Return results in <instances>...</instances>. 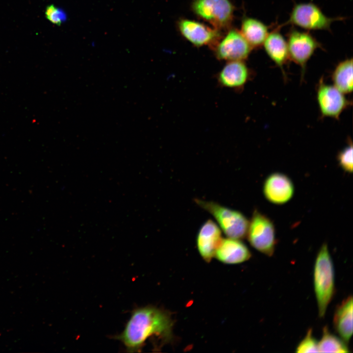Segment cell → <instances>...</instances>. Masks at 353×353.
<instances>
[{
  "instance_id": "8",
  "label": "cell",
  "mask_w": 353,
  "mask_h": 353,
  "mask_svg": "<svg viewBox=\"0 0 353 353\" xmlns=\"http://www.w3.org/2000/svg\"><path fill=\"white\" fill-rule=\"evenodd\" d=\"M212 48L217 59L227 62L244 61L252 49L240 31L235 28L230 29Z\"/></svg>"
},
{
  "instance_id": "16",
  "label": "cell",
  "mask_w": 353,
  "mask_h": 353,
  "mask_svg": "<svg viewBox=\"0 0 353 353\" xmlns=\"http://www.w3.org/2000/svg\"><path fill=\"white\" fill-rule=\"evenodd\" d=\"M336 332L348 343L353 334V297L349 296L337 307L333 320Z\"/></svg>"
},
{
  "instance_id": "5",
  "label": "cell",
  "mask_w": 353,
  "mask_h": 353,
  "mask_svg": "<svg viewBox=\"0 0 353 353\" xmlns=\"http://www.w3.org/2000/svg\"><path fill=\"white\" fill-rule=\"evenodd\" d=\"M193 12L219 30L227 29L233 18L234 7L230 0H194Z\"/></svg>"
},
{
  "instance_id": "17",
  "label": "cell",
  "mask_w": 353,
  "mask_h": 353,
  "mask_svg": "<svg viewBox=\"0 0 353 353\" xmlns=\"http://www.w3.org/2000/svg\"><path fill=\"white\" fill-rule=\"evenodd\" d=\"M240 31L252 48L262 46L269 33L266 25L252 17L243 19Z\"/></svg>"
},
{
  "instance_id": "1",
  "label": "cell",
  "mask_w": 353,
  "mask_h": 353,
  "mask_svg": "<svg viewBox=\"0 0 353 353\" xmlns=\"http://www.w3.org/2000/svg\"><path fill=\"white\" fill-rule=\"evenodd\" d=\"M173 323L169 315L153 306L134 309L122 332L116 338L127 352H138L150 338L157 336L169 340L172 337Z\"/></svg>"
},
{
  "instance_id": "13",
  "label": "cell",
  "mask_w": 353,
  "mask_h": 353,
  "mask_svg": "<svg viewBox=\"0 0 353 353\" xmlns=\"http://www.w3.org/2000/svg\"><path fill=\"white\" fill-rule=\"evenodd\" d=\"M250 71L244 61H228L217 75V80L222 86L239 89L250 77Z\"/></svg>"
},
{
  "instance_id": "12",
  "label": "cell",
  "mask_w": 353,
  "mask_h": 353,
  "mask_svg": "<svg viewBox=\"0 0 353 353\" xmlns=\"http://www.w3.org/2000/svg\"><path fill=\"white\" fill-rule=\"evenodd\" d=\"M221 230L212 220H208L201 227L197 236L198 251L207 262L215 256L216 251L222 240Z\"/></svg>"
},
{
  "instance_id": "7",
  "label": "cell",
  "mask_w": 353,
  "mask_h": 353,
  "mask_svg": "<svg viewBox=\"0 0 353 353\" xmlns=\"http://www.w3.org/2000/svg\"><path fill=\"white\" fill-rule=\"evenodd\" d=\"M286 41L289 58L301 67L302 78L308 60L321 45L309 32L296 29L290 30Z\"/></svg>"
},
{
  "instance_id": "18",
  "label": "cell",
  "mask_w": 353,
  "mask_h": 353,
  "mask_svg": "<svg viewBox=\"0 0 353 353\" xmlns=\"http://www.w3.org/2000/svg\"><path fill=\"white\" fill-rule=\"evenodd\" d=\"M333 85L344 94L353 91V59L348 58L339 62L332 74Z\"/></svg>"
},
{
  "instance_id": "15",
  "label": "cell",
  "mask_w": 353,
  "mask_h": 353,
  "mask_svg": "<svg viewBox=\"0 0 353 353\" xmlns=\"http://www.w3.org/2000/svg\"><path fill=\"white\" fill-rule=\"evenodd\" d=\"M263 45L267 54L280 68L283 76L286 77L283 67L289 59L286 40L276 29L269 33Z\"/></svg>"
},
{
  "instance_id": "6",
  "label": "cell",
  "mask_w": 353,
  "mask_h": 353,
  "mask_svg": "<svg viewBox=\"0 0 353 353\" xmlns=\"http://www.w3.org/2000/svg\"><path fill=\"white\" fill-rule=\"evenodd\" d=\"M342 18H329L325 15L316 4L298 3L290 13L289 22L306 30H330L332 23Z\"/></svg>"
},
{
  "instance_id": "2",
  "label": "cell",
  "mask_w": 353,
  "mask_h": 353,
  "mask_svg": "<svg viewBox=\"0 0 353 353\" xmlns=\"http://www.w3.org/2000/svg\"><path fill=\"white\" fill-rule=\"evenodd\" d=\"M313 282L318 314L320 317L323 318L325 315L335 291L334 266L326 243L323 244L316 257Z\"/></svg>"
},
{
  "instance_id": "20",
  "label": "cell",
  "mask_w": 353,
  "mask_h": 353,
  "mask_svg": "<svg viewBox=\"0 0 353 353\" xmlns=\"http://www.w3.org/2000/svg\"><path fill=\"white\" fill-rule=\"evenodd\" d=\"M299 353H319L318 341L313 336L312 330H308L304 338L300 342L296 349Z\"/></svg>"
},
{
  "instance_id": "4",
  "label": "cell",
  "mask_w": 353,
  "mask_h": 353,
  "mask_svg": "<svg viewBox=\"0 0 353 353\" xmlns=\"http://www.w3.org/2000/svg\"><path fill=\"white\" fill-rule=\"evenodd\" d=\"M246 236L257 251L269 256L273 255L277 244L274 225L267 216L256 209L249 222Z\"/></svg>"
},
{
  "instance_id": "3",
  "label": "cell",
  "mask_w": 353,
  "mask_h": 353,
  "mask_svg": "<svg viewBox=\"0 0 353 353\" xmlns=\"http://www.w3.org/2000/svg\"><path fill=\"white\" fill-rule=\"evenodd\" d=\"M195 202L212 215L227 236L239 240L246 236L249 221L241 212L214 202L198 199Z\"/></svg>"
},
{
  "instance_id": "21",
  "label": "cell",
  "mask_w": 353,
  "mask_h": 353,
  "mask_svg": "<svg viewBox=\"0 0 353 353\" xmlns=\"http://www.w3.org/2000/svg\"><path fill=\"white\" fill-rule=\"evenodd\" d=\"M337 160L344 171L353 172V144L351 142L339 152Z\"/></svg>"
},
{
  "instance_id": "11",
  "label": "cell",
  "mask_w": 353,
  "mask_h": 353,
  "mask_svg": "<svg viewBox=\"0 0 353 353\" xmlns=\"http://www.w3.org/2000/svg\"><path fill=\"white\" fill-rule=\"evenodd\" d=\"M263 194L270 202L282 204L291 200L294 193V186L291 179L285 174L275 173L265 179Z\"/></svg>"
},
{
  "instance_id": "14",
  "label": "cell",
  "mask_w": 353,
  "mask_h": 353,
  "mask_svg": "<svg viewBox=\"0 0 353 353\" xmlns=\"http://www.w3.org/2000/svg\"><path fill=\"white\" fill-rule=\"evenodd\" d=\"M251 256L250 250L240 240L229 237L222 239L215 254L219 261L229 264L244 262Z\"/></svg>"
},
{
  "instance_id": "22",
  "label": "cell",
  "mask_w": 353,
  "mask_h": 353,
  "mask_svg": "<svg viewBox=\"0 0 353 353\" xmlns=\"http://www.w3.org/2000/svg\"><path fill=\"white\" fill-rule=\"evenodd\" d=\"M45 14L49 21L57 25H61L67 19L66 13L61 9L53 5H50L47 7Z\"/></svg>"
},
{
  "instance_id": "19",
  "label": "cell",
  "mask_w": 353,
  "mask_h": 353,
  "mask_svg": "<svg viewBox=\"0 0 353 353\" xmlns=\"http://www.w3.org/2000/svg\"><path fill=\"white\" fill-rule=\"evenodd\" d=\"M341 338L338 337L325 326L323 330L321 340L318 342L319 353H349V348Z\"/></svg>"
},
{
  "instance_id": "9",
  "label": "cell",
  "mask_w": 353,
  "mask_h": 353,
  "mask_svg": "<svg viewBox=\"0 0 353 353\" xmlns=\"http://www.w3.org/2000/svg\"><path fill=\"white\" fill-rule=\"evenodd\" d=\"M316 99L322 116L336 119L350 104L344 94L333 85L325 83L323 77L318 84Z\"/></svg>"
},
{
  "instance_id": "10",
  "label": "cell",
  "mask_w": 353,
  "mask_h": 353,
  "mask_svg": "<svg viewBox=\"0 0 353 353\" xmlns=\"http://www.w3.org/2000/svg\"><path fill=\"white\" fill-rule=\"evenodd\" d=\"M177 27L181 35L197 47L208 45L213 48L221 38L220 30L192 20L180 19Z\"/></svg>"
}]
</instances>
